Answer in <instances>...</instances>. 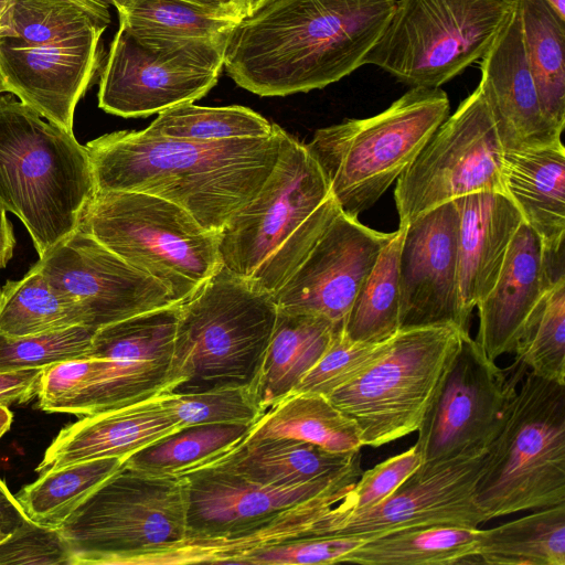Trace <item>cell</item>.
<instances>
[{"instance_id": "obj_24", "label": "cell", "mask_w": 565, "mask_h": 565, "mask_svg": "<svg viewBox=\"0 0 565 565\" xmlns=\"http://www.w3.org/2000/svg\"><path fill=\"white\" fill-rule=\"evenodd\" d=\"M352 486L331 489L232 532L185 537L141 555L130 565L243 564L248 556L265 548L302 539L329 536L334 507Z\"/></svg>"}, {"instance_id": "obj_31", "label": "cell", "mask_w": 565, "mask_h": 565, "mask_svg": "<svg viewBox=\"0 0 565 565\" xmlns=\"http://www.w3.org/2000/svg\"><path fill=\"white\" fill-rule=\"evenodd\" d=\"M119 25L141 45L160 49L191 43H226L241 20L183 0H125Z\"/></svg>"}, {"instance_id": "obj_26", "label": "cell", "mask_w": 565, "mask_h": 565, "mask_svg": "<svg viewBox=\"0 0 565 565\" xmlns=\"http://www.w3.org/2000/svg\"><path fill=\"white\" fill-rule=\"evenodd\" d=\"M459 212L458 288L463 321L493 287L510 243L523 222L500 192H478L455 200Z\"/></svg>"}, {"instance_id": "obj_49", "label": "cell", "mask_w": 565, "mask_h": 565, "mask_svg": "<svg viewBox=\"0 0 565 565\" xmlns=\"http://www.w3.org/2000/svg\"><path fill=\"white\" fill-rule=\"evenodd\" d=\"M25 516L15 497L0 479V542L11 534Z\"/></svg>"}, {"instance_id": "obj_30", "label": "cell", "mask_w": 565, "mask_h": 565, "mask_svg": "<svg viewBox=\"0 0 565 565\" xmlns=\"http://www.w3.org/2000/svg\"><path fill=\"white\" fill-rule=\"evenodd\" d=\"M274 437L311 443L331 452H353L363 447L355 422L327 396L311 392L294 391L280 398L241 443Z\"/></svg>"}, {"instance_id": "obj_36", "label": "cell", "mask_w": 565, "mask_h": 565, "mask_svg": "<svg viewBox=\"0 0 565 565\" xmlns=\"http://www.w3.org/2000/svg\"><path fill=\"white\" fill-rule=\"evenodd\" d=\"M125 458H99L51 469L23 487L15 497L32 521L58 527L70 513L125 462Z\"/></svg>"}, {"instance_id": "obj_10", "label": "cell", "mask_w": 565, "mask_h": 565, "mask_svg": "<svg viewBox=\"0 0 565 565\" xmlns=\"http://www.w3.org/2000/svg\"><path fill=\"white\" fill-rule=\"evenodd\" d=\"M57 529L73 565H130L185 537L184 481L179 475L145 472L124 462Z\"/></svg>"}, {"instance_id": "obj_4", "label": "cell", "mask_w": 565, "mask_h": 565, "mask_svg": "<svg viewBox=\"0 0 565 565\" xmlns=\"http://www.w3.org/2000/svg\"><path fill=\"white\" fill-rule=\"evenodd\" d=\"M340 211L316 159L286 134L257 195L220 232L221 263L274 295Z\"/></svg>"}, {"instance_id": "obj_43", "label": "cell", "mask_w": 565, "mask_h": 565, "mask_svg": "<svg viewBox=\"0 0 565 565\" xmlns=\"http://www.w3.org/2000/svg\"><path fill=\"white\" fill-rule=\"evenodd\" d=\"M390 339L381 342H359L347 337L342 327L318 360L305 374L295 391L311 392L329 396L348 384L383 356Z\"/></svg>"}, {"instance_id": "obj_32", "label": "cell", "mask_w": 565, "mask_h": 565, "mask_svg": "<svg viewBox=\"0 0 565 565\" xmlns=\"http://www.w3.org/2000/svg\"><path fill=\"white\" fill-rule=\"evenodd\" d=\"M479 527L431 525L366 540L341 563L364 565H450L477 554ZM471 562V561H470Z\"/></svg>"}, {"instance_id": "obj_7", "label": "cell", "mask_w": 565, "mask_h": 565, "mask_svg": "<svg viewBox=\"0 0 565 565\" xmlns=\"http://www.w3.org/2000/svg\"><path fill=\"white\" fill-rule=\"evenodd\" d=\"M449 110L440 87L409 88L374 116L318 129L305 146L341 211L358 217L409 167Z\"/></svg>"}, {"instance_id": "obj_17", "label": "cell", "mask_w": 565, "mask_h": 565, "mask_svg": "<svg viewBox=\"0 0 565 565\" xmlns=\"http://www.w3.org/2000/svg\"><path fill=\"white\" fill-rule=\"evenodd\" d=\"M33 267L82 310L85 326L94 329L174 303L157 279L79 228Z\"/></svg>"}, {"instance_id": "obj_34", "label": "cell", "mask_w": 565, "mask_h": 565, "mask_svg": "<svg viewBox=\"0 0 565 565\" xmlns=\"http://www.w3.org/2000/svg\"><path fill=\"white\" fill-rule=\"evenodd\" d=\"M526 60L546 117L565 127V20L546 0H516Z\"/></svg>"}, {"instance_id": "obj_39", "label": "cell", "mask_w": 565, "mask_h": 565, "mask_svg": "<svg viewBox=\"0 0 565 565\" xmlns=\"http://www.w3.org/2000/svg\"><path fill=\"white\" fill-rule=\"evenodd\" d=\"M275 126L244 106L206 107L184 103L159 113L146 130L167 138L209 142L268 137Z\"/></svg>"}, {"instance_id": "obj_42", "label": "cell", "mask_w": 565, "mask_h": 565, "mask_svg": "<svg viewBox=\"0 0 565 565\" xmlns=\"http://www.w3.org/2000/svg\"><path fill=\"white\" fill-rule=\"evenodd\" d=\"M161 394L164 407L181 428L210 424L253 425L263 415L250 386L184 395Z\"/></svg>"}, {"instance_id": "obj_29", "label": "cell", "mask_w": 565, "mask_h": 565, "mask_svg": "<svg viewBox=\"0 0 565 565\" xmlns=\"http://www.w3.org/2000/svg\"><path fill=\"white\" fill-rule=\"evenodd\" d=\"M339 328L321 316L278 309L270 341L250 386L263 413L295 391Z\"/></svg>"}, {"instance_id": "obj_14", "label": "cell", "mask_w": 565, "mask_h": 565, "mask_svg": "<svg viewBox=\"0 0 565 565\" xmlns=\"http://www.w3.org/2000/svg\"><path fill=\"white\" fill-rule=\"evenodd\" d=\"M226 43L153 49L119 25L100 72L98 106L125 118L193 103L217 83Z\"/></svg>"}, {"instance_id": "obj_52", "label": "cell", "mask_w": 565, "mask_h": 565, "mask_svg": "<svg viewBox=\"0 0 565 565\" xmlns=\"http://www.w3.org/2000/svg\"><path fill=\"white\" fill-rule=\"evenodd\" d=\"M13 12V0H0V34L11 24Z\"/></svg>"}, {"instance_id": "obj_56", "label": "cell", "mask_w": 565, "mask_h": 565, "mask_svg": "<svg viewBox=\"0 0 565 565\" xmlns=\"http://www.w3.org/2000/svg\"><path fill=\"white\" fill-rule=\"evenodd\" d=\"M3 92H6V90H4V87L2 86V84L0 82V94L3 93Z\"/></svg>"}, {"instance_id": "obj_16", "label": "cell", "mask_w": 565, "mask_h": 565, "mask_svg": "<svg viewBox=\"0 0 565 565\" xmlns=\"http://www.w3.org/2000/svg\"><path fill=\"white\" fill-rule=\"evenodd\" d=\"M180 303L97 329L86 358L92 374L62 413L87 416L161 394L167 385Z\"/></svg>"}, {"instance_id": "obj_44", "label": "cell", "mask_w": 565, "mask_h": 565, "mask_svg": "<svg viewBox=\"0 0 565 565\" xmlns=\"http://www.w3.org/2000/svg\"><path fill=\"white\" fill-rule=\"evenodd\" d=\"M422 462L419 452L413 446L408 450L363 471L344 498L335 504L334 525L352 513L375 507L384 501Z\"/></svg>"}, {"instance_id": "obj_2", "label": "cell", "mask_w": 565, "mask_h": 565, "mask_svg": "<svg viewBox=\"0 0 565 565\" xmlns=\"http://www.w3.org/2000/svg\"><path fill=\"white\" fill-rule=\"evenodd\" d=\"M287 132L196 142L143 130L103 135L86 143L96 191H131L170 201L203 227L221 232L259 192Z\"/></svg>"}, {"instance_id": "obj_38", "label": "cell", "mask_w": 565, "mask_h": 565, "mask_svg": "<svg viewBox=\"0 0 565 565\" xmlns=\"http://www.w3.org/2000/svg\"><path fill=\"white\" fill-rule=\"evenodd\" d=\"M252 425L210 424L183 427L129 455L125 465L158 475H179L237 446Z\"/></svg>"}, {"instance_id": "obj_12", "label": "cell", "mask_w": 565, "mask_h": 565, "mask_svg": "<svg viewBox=\"0 0 565 565\" xmlns=\"http://www.w3.org/2000/svg\"><path fill=\"white\" fill-rule=\"evenodd\" d=\"M516 0H396L363 60L409 88H439L481 60Z\"/></svg>"}, {"instance_id": "obj_45", "label": "cell", "mask_w": 565, "mask_h": 565, "mask_svg": "<svg viewBox=\"0 0 565 565\" xmlns=\"http://www.w3.org/2000/svg\"><path fill=\"white\" fill-rule=\"evenodd\" d=\"M0 564L73 565L72 553L57 527L25 516L0 542Z\"/></svg>"}, {"instance_id": "obj_46", "label": "cell", "mask_w": 565, "mask_h": 565, "mask_svg": "<svg viewBox=\"0 0 565 565\" xmlns=\"http://www.w3.org/2000/svg\"><path fill=\"white\" fill-rule=\"evenodd\" d=\"M366 540L355 536H316L291 541L258 551L245 565H317L341 563L342 558Z\"/></svg>"}, {"instance_id": "obj_41", "label": "cell", "mask_w": 565, "mask_h": 565, "mask_svg": "<svg viewBox=\"0 0 565 565\" xmlns=\"http://www.w3.org/2000/svg\"><path fill=\"white\" fill-rule=\"evenodd\" d=\"M96 330L75 326L24 337L0 334V372L44 369L57 362L84 359Z\"/></svg>"}, {"instance_id": "obj_48", "label": "cell", "mask_w": 565, "mask_h": 565, "mask_svg": "<svg viewBox=\"0 0 565 565\" xmlns=\"http://www.w3.org/2000/svg\"><path fill=\"white\" fill-rule=\"evenodd\" d=\"M43 369L0 372V405L26 403L36 395Z\"/></svg>"}, {"instance_id": "obj_1", "label": "cell", "mask_w": 565, "mask_h": 565, "mask_svg": "<svg viewBox=\"0 0 565 565\" xmlns=\"http://www.w3.org/2000/svg\"><path fill=\"white\" fill-rule=\"evenodd\" d=\"M396 0H268L230 32L223 66L262 97L321 89L363 65Z\"/></svg>"}, {"instance_id": "obj_8", "label": "cell", "mask_w": 565, "mask_h": 565, "mask_svg": "<svg viewBox=\"0 0 565 565\" xmlns=\"http://www.w3.org/2000/svg\"><path fill=\"white\" fill-rule=\"evenodd\" d=\"M77 228L157 279L174 303L193 296L222 265L220 232L206 230L181 206L147 193L96 191Z\"/></svg>"}, {"instance_id": "obj_55", "label": "cell", "mask_w": 565, "mask_h": 565, "mask_svg": "<svg viewBox=\"0 0 565 565\" xmlns=\"http://www.w3.org/2000/svg\"><path fill=\"white\" fill-rule=\"evenodd\" d=\"M558 15L565 20V0H546Z\"/></svg>"}, {"instance_id": "obj_22", "label": "cell", "mask_w": 565, "mask_h": 565, "mask_svg": "<svg viewBox=\"0 0 565 565\" xmlns=\"http://www.w3.org/2000/svg\"><path fill=\"white\" fill-rule=\"evenodd\" d=\"M478 87L491 113L504 151L561 142L559 130L544 114L523 43L518 1L504 28L480 60Z\"/></svg>"}, {"instance_id": "obj_51", "label": "cell", "mask_w": 565, "mask_h": 565, "mask_svg": "<svg viewBox=\"0 0 565 565\" xmlns=\"http://www.w3.org/2000/svg\"><path fill=\"white\" fill-rule=\"evenodd\" d=\"M7 212L0 207V269L4 268L12 257L15 239Z\"/></svg>"}, {"instance_id": "obj_11", "label": "cell", "mask_w": 565, "mask_h": 565, "mask_svg": "<svg viewBox=\"0 0 565 565\" xmlns=\"http://www.w3.org/2000/svg\"><path fill=\"white\" fill-rule=\"evenodd\" d=\"M465 339L451 324L399 329L381 359L327 397L355 422L363 446L390 444L417 431Z\"/></svg>"}, {"instance_id": "obj_33", "label": "cell", "mask_w": 565, "mask_h": 565, "mask_svg": "<svg viewBox=\"0 0 565 565\" xmlns=\"http://www.w3.org/2000/svg\"><path fill=\"white\" fill-rule=\"evenodd\" d=\"M472 563L565 565V503L479 530Z\"/></svg>"}, {"instance_id": "obj_15", "label": "cell", "mask_w": 565, "mask_h": 565, "mask_svg": "<svg viewBox=\"0 0 565 565\" xmlns=\"http://www.w3.org/2000/svg\"><path fill=\"white\" fill-rule=\"evenodd\" d=\"M526 372L516 360L507 369L499 367L475 339H465L417 429L414 446L423 462L487 448L504 425Z\"/></svg>"}, {"instance_id": "obj_3", "label": "cell", "mask_w": 565, "mask_h": 565, "mask_svg": "<svg viewBox=\"0 0 565 565\" xmlns=\"http://www.w3.org/2000/svg\"><path fill=\"white\" fill-rule=\"evenodd\" d=\"M108 9L100 0H13L0 34L4 90L73 134L75 107L100 70Z\"/></svg>"}, {"instance_id": "obj_20", "label": "cell", "mask_w": 565, "mask_h": 565, "mask_svg": "<svg viewBox=\"0 0 565 565\" xmlns=\"http://www.w3.org/2000/svg\"><path fill=\"white\" fill-rule=\"evenodd\" d=\"M403 226L399 329L451 324L470 338L458 288L459 212L455 201Z\"/></svg>"}, {"instance_id": "obj_27", "label": "cell", "mask_w": 565, "mask_h": 565, "mask_svg": "<svg viewBox=\"0 0 565 565\" xmlns=\"http://www.w3.org/2000/svg\"><path fill=\"white\" fill-rule=\"evenodd\" d=\"M502 182L523 222L548 254L564 253L565 148L553 146L504 151Z\"/></svg>"}, {"instance_id": "obj_54", "label": "cell", "mask_w": 565, "mask_h": 565, "mask_svg": "<svg viewBox=\"0 0 565 565\" xmlns=\"http://www.w3.org/2000/svg\"><path fill=\"white\" fill-rule=\"evenodd\" d=\"M12 423V413L8 406L0 405V438L9 430Z\"/></svg>"}, {"instance_id": "obj_6", "label": "cell", "mask_w": 565, "mask_h": 565, "mask_svg": "<svg viewBox=\"0 0 565 565\" xmlns=\"http://www.w3.org/2000/svg\"><path fill=\"white\" fill-rule=\"evenodd\" d=\"M273 294L221 265L180 303L164 394L252 386L276 323Z\"/></svg>"}, {"instance_id": "obj_21", "label": "cell", "mask_w": 565, "mask_h": 565, "mask_svg": "<svg viewBox=\"0 0 565 565\" xmlns=\"http://www.w3.org/2000/svg\"><path fill=\"white\" fill-rule=\"evenodd\" d=\"M362 472L359 458L339 476L298 487L279 488L256 482L215 465L193 467L179 473L184 481L186 497L185 537L238 530L331 489L352 486Z\"/></svg>"}, {"instance_id": "obj_9", "label": "cell", "mask_w": 565, "mask_h": 565, "mask_svg": "<svg viewBox=\"0 0 565 565\" xmlns=\"http://www.w3.org/2000/svg\"><path fill=\"white\" fill-rule=\"evenodd\" d=\"M475 494L488 521L565 503V384L527 370Z\"/></svg>"}, {"instance_id": "obj_50", "label": "cell", "mask_w": 565, "mask_h": 565, "mask_svg": "<svg viewBox=\"0 0 565 565\" xmlns=\"http://www.w3.org/2000/svg\"><path fill=\"white\" fill-rule=\"evenodd\" d=\"M107 6L119 7L125 0H100ZM194 6L221 12L242 20L238 0H183Z\"/></svg>"}, {"instance_id": "obj_23", "label": "cell", "mask_w": 565, "mask_h": 565, "mask_svg": "<svg viewBox=\"0 0 565 565\" xmlns=\"http://www.w3.org/2000/svg\"><path fill=\"white\" fill-rule=\"evenodd\" d=\"M564 274V253L548 254L522 222L491 290L477 303L475 339L488 359L514 352L524 326L547 288Z\"/></svg>"}, {"instance_id": "obj_40", "label": "cell", "mask_w": 565, "mask_h": 565, "mask_svg": "<svg viewBox=\"0 0 565 565\" xmlns=\"http://www.w3.org/2000/svg\"><path fill=\"white\" fill-rule=\"evenodd\" d=\"M515 360L545 380L565 384V276L545 291L515 347Z\"/></svg>"}, {"instance_id": "obj_37", "label": "cell", "mask_w": 565, "mask_h": 565, "mask_svg": "<svg viewBox=\"0 0 565 565\" xmlns=\"http://www.w3.org/2000/svg\"><path fill=\"white\" fill-rule=\"evenodd\" d=\"M85 326L82 310L34 267L0 290V334L24 337Z\"/></svg>"}, {"instance_id": "obj_18", "label": "cell", "mask_w": 565, "mask_h": 565, "mask_svg": "<svg viewBox=\"0 0 565 565\" xmlns=\"http://www.w3.org/2000/svg\"><path fill=\"white\" fill-rule=\"evenodd\" d=\"M486 455L482 448L422 462L384 501L338 521L331 535L371 540L431 525L479 527L488 521L475 494Z\"/></svg>"}, {"instance_id": "obj_47", "label": "cell", "mask_w": 565, "mask_h": 565, "mask_svg": "<svg viewBox=\"0 0 565 565\" xmlns=\"http://www.w3.org/2000/svg\"><path fill=\"white\" fill-rule=\"evenodd\" d=\"M93 367V358L66 360L44 367L36 393L38 406L45 412L62 413L85 385Z\"/></svg>"}, {"instance_id": "obj_13", "label": "cell", "mask_w": 565, "mask_h": 565, "mask_svg": "<svg viewBox=\"0 0 565 565\" xmlns=\"http://www.w3.org/2000/svg\"><path fill=\"white\" fill-rule=\"evenodd\" d=\"M503 154L491 113L477 86L397 179L394 200L399 225L465 195L507 194Z\"/></svg>"}, {"instance_id": "obj_35", "label": "cell", "mask_w": 565, "mask_h": 565, "mask_svg": "<svg viewBox=\"0 0 565 565\" xmlns=\"http://www.w3.org/2000/svg\"><path fill=\"white\" fill-rule=\"evenodd\" d=\"M405 226L399 225L394 237L379 255L362 282L343 321L348 338L359 342H381L399 330V254Z\"/></svg>"}, {"instance_id": "obj_5", "label": "cell", "mask_w": 565, "mask_h": 565, "mask_svg": "<svg viewBox=\"0 0 565 565\" xmlns=\"http://www.w3.org/2000/svg\"><path fill=\"white\" fill-rule=\"evenodd\" d=\"M96 188L85 146L14 95L0 96V207L40 257L77 230Z\"/></svg>"}, {"instance_id": "obj_25", "label": "cell", "mask_w": 565, "mask_h": 565, "mask_svg": "<svg viewBox=\"0 0 565 565\" xmlns=\"http://www.w3.org/2000/svg\"><path fill=\"white\" fill-rule=\"evenodd\" d=\"M181 427L162 403V394L83 416L62 428L35 471L99 458H127Z\"/></svg>"}, {"instance_id": "obj_28", "label": "cell", "mask_w": 565, "mask_h": 565, "mask_svg": "<svg viewBox=\"0 0 565 565\" xmlns=\"http://www.w3.org/2000/svg\"><path fill=\"white\" fill-rule=\"evenodd\" d=\"M359 458L361 449L331 452L311 443L274 437L241 443L202 465L220 466L266 486L291 488L339 476Z\"/></svg>"}, {"instance_id": "obj_53", "label": "cell", "mask_w": 565, "mask_h": 565, "mask_svg": "<svg viewBox=\"0 0 565 565\" xmlns=\"http://www.w3.org/2000/svg\"><path fill=\"white\" fill-rule=\"evenodd\" d=\"M268 0H238L242 19L250 15Z\"/></svg>"}, {"instance_id": "obj_19", "label": "cell", "mask_w": 565, "mask_h": 565, "mask_svg": "<svg viewBox=\"0 0 565 565\" xmlns=\"http://www.w3.org/2000/svg\"><path fill=\"white\" fill-rule=\"evenodd\" d=\"M394 235L367 227L340 211L273 295L277 308L321 316L342 327L362 282Z\"/></svg>"}]
</instances>
